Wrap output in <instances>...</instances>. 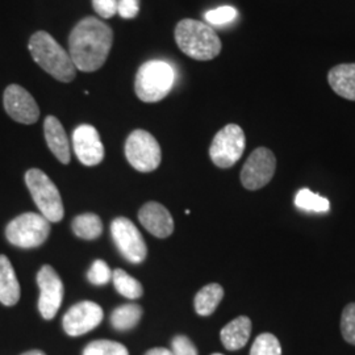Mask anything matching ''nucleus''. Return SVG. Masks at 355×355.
<instances>
[{"label": "nucleus", "instance_id": "nucleus-1", "mask_svg": "<svg viewBox=\"0 0 355 355\" xmlns=\"http://www.w3.org/2000/svg\"><path fill=\"white\" fill-rule=\"evenodd\" d=\"M114 32L111 26L96 17H85L70 33L69 54L76 70L96 71L105 64L112 48Z\"/></svg>", "mask_w": 355, "mask_h": 355}, {"label": "nucleus", "instance_id": "nucleus-2", "mask_svg": "<svg viewBox=\"0 0 355 355\" xmlns=\"http://www.w3.org/2000/svg\"><path fill=\"white\" fill-rule=\"evenodd\" d=\"M28 48L33 61L57 80L69 83L76 78V67L69 51H64L48 32L38 31L32 35Z\"/></svg>", "mask_w": 355, "mask_h": 355}, {"label": "nucleus", "instance_id": "nucleus-3", "mask_svg": "<svg viewBox=\"0 0 355 355\" xmlns=\"http://www.w3.org/2000/svg\"><path fill=\"white\" fill-rule=\"evenodd\" d=\"M179 49L196 61H209L221 51V40L211 26L193 19H183L175 26Z\"/></svg>", "mask_w": 355, "mask_h": 355}, {"label": "nucleus", "instance_id": "nucleus-4", "mask_svg": "<svg viewBox=\"0 0 355 355\" xmlns=\"http://www.w3.org/2000/svg\"><path fill=\"white\" fill-rule=\"evenodd\" d=\"M174 67L165 61H148L142 64L135 82L139 99L145 103H155L165 99L174 87Z\"/></svg>", "mask_w": 355, "mask_h": 355}, {"label": "nucleus", "instance_id": "nucleus-5", "mask_svg": "<svg viewBox=\"0 0 355 355\" xmlns=\"http://www.w3.org/2000/svg\"><path fill=\"white\" fill-rule=\"evenodd\" d=\"M26 184L41 215L49 223H60L64 218V203L51 178L40 168H31L26 171Z\"/></svg>", "mask_w": 355, "mask_h": 355}, {"label": "nucleus", "instance_id": "nucleus-6", "mask_svg": "<svg viewBox=\"0 0 355 355\" xmlns=\"http://www.w3.org/2000/svg\"><path fill=\"white\" fill-rule=\"evenodd\" d=\"M51 234V223L41 215L26 212L17 216L6 228V237L17 248L33 249L41 246Z\"/></svg>", "mask_w": 355, "mask_h": 355}, {"label": "nucleus", "instance_id": "nucleus-7", "mask_svg": "<svg viewBox=\"0 0 355 355\" xmlns=\"http://www.w3.org/2000/svg\"><path fill=\"white\" fill-rule=\"evenodd\" d=\"M246 146V137L242 128L228 124L216 133L209 148L212 162L220 168H229L241 158Z\"/></svg>", "mask_w": 355, "mask_h": 355}, {"label": "nucleus", "instance_id": "nucleus-8", "mask_svg": "<svg viewBox=\"0 0 355 355\" xmlns=\"http://www.w3.org/2000/svg\"><path fill=\"white\" fill-rule=\"evenodd\" d=\"M128 162L141 173L154 171L162 159L158 141L146 130L137 129L132 132L125 142Z\"/></svg>", "mask_w": 355, "mask_h": 355}, {"label": "nucleus", "instance_id": "nucleus-9", "mask_svg": "<svg viewBox=\"0 0 355 355\" xmlns=\"http://www.w3.org/2000/svg\"><path fill=\"white\" fill-rule=\"evenodd\" d=\"M111 234L121 255L132 263H142L148 248L137 227L127 218L117 217L111 224Z\"/></svg>", "mask_w": 355, "mask_h": 355}, {"label": "nucleus", "instance_id": "nucleus-10", "mask_svg": "<svg viewBox=\"0 0 355 355\" xmlns=\"http://www.w3.org/2000/svg\"><path fill=\"white\" fill-rule=\"evenodd\" d=\"M277 170L275 154L267 148H257L241 170V183L246 190L255 191L270 183Z\"/></svg>", "mask_w": 355, "mask_h": 355}, {"label": "nucleus", "instance_id": "nucleus-11", "mask_svg": "<svg viewBox=\"0 0 355 355\" xmlns=\"http://www.w3.org/2000/svg\"><path fill=\"white\" fill-rule=\"evenodd\" d=\"M37 284L40 287L38 311L45 320H53L64 300V283L51 265H44L38 271Z\"/></svg>", "mask_w": 355, "mask_h": 355}, {"label": "nucleus", "instance_id": "nucleus-12", "mask_svg": "<svg viewBox=\"0 0 355 355\" xmlns=\"http://www.w3.org/2000/svg\"><path fill=\"white\" fill-rule=\"evenodd\" d=\"M3 104L10 117L20 124H35L40 117V108L35 98L19 85H10L6 89Z\"/></svg>", "mask_w": 355, "mask_h": 355}, {"label": "nucleus", "instance_id": "nucleus-13", "mask_svg": "<svg viewBox=\"0 0 355 355\" xmlns=\"http://www.w3.org/2000/svg\"><path fill=\"white\" fill-rule=\"evenodd\" d=\"M104 318L102 306L94 302H80L64 313V329L71 337H79L95 329Z\"/></svg>", "mask_w": 355, "mask_h": 355}, {"label": "nucleus", "instance_id": "nucleus-14", "mask_svg": "<svg viewBox=\"0 0 355 355\" xmlns=\"http://www.w3.org/2000/svg\"><path fill=\"white\" fill-rule=\"evenodd\" d=\"M73 146L78 159L85 166L99 165L104 158V146L99 132L89 124L79 125L74 130Z\"/></svg>", "mask_w": 355, "mask_h": 355}, {"label": "nucleus", "instance_id": "nucleus-15", "mask_svg": "<svg viewBox=\"0 0 355 355\" xmlns=\"http://www.w3.org/2000/svg\"><path fill=\"white\" fill-rule=\"evenodd\" d=\"M139 220L145 229L158 239H166L174 232V218L162 204L149 202L142 205Z\"/></svg>", "mask_w": 355, "mask_h": 355}, {"label": "nucleus", "instance_id": "nucleus-16", "mask_svg": "<svg viewBox=\"0 0 355 355\" xmlns=\"http://www.w3.org/2000/svg\"><path fill=\"white\" fill-rule=\"evenodd\" d=\"M44 133L54 157L64 165L70 164V145L61 121L54 116H48L44 121Z\"/></svg>", "mask_w": 355, "mask_h": 355}, {"label": "nucleus", "instance_id": "nucleus-17", "mask_svg": "<svg viewBox=\"0 0 355 355\" xmlns=\"http://www.w3.org/2000/svg\"><path fill=\"white\" fill-rule=\"evenodd\" d=\"M252 321L246 316H240L232 320L220 333L221 343L224 347L230 352L242 349L250 338Z\"/></svg>", "mask_w": 355, "mask_h": 355}, {"label": "nucleus", "instance_id": "nucleus-18", "mask_svg": "<svg viewBox=\"0 0 355 355\" xmlns=\"http://www.w3.org/2000/svg\"><path fill=\"white\" fill-rule=\"evenodd\" d=\"M328 83L338 96L355 102V64L331 67L328 73Z\"/></svg>", "mask_w": 355, "mask_h": 355}, {"label": "nucleus", "instance_id": "nucleus-19", "mask_svg": "<svg viewBox=\"0 0 355 355\" xmlns=\"http://www.w3.org/2000/svg\"><path fill=\"white\" fill-rule=\"evenodd\" d=\"M20 295V284L11 261L6 255H0V303L12 306L19 303Z\"/></svg>", "mask_w": 355, "mask_h": 355}, {"label": "nucleus", "instance_id": "nucleus-20", "mask_svg": "<svg viewBox=\"0 0 355 355\" xmlns=\"http://www.w3.org/2000/svg\"><path fill=\"white\" fill-rule=\"evenodd\" d=\"M223 297H224V288L220 284L211 283L204 286L195 296L193 305H195L196 313L203 318L211 316L217 309L218 304L221 303Z\"/></svg>", "mask_w": 355, "mask_h": 355}, {"label": "nucleus", "instance_id": "nucleus-21", "mask_svg": "<svg viewBox=\"0 0 355 355\" xmlns=\"http://www.w3.org/2000/svg\"><path fill=\"white\" fill-rule=\"evenodd\" d=\"M142 318V308L137 304H124L117 306L111 315V324L114 329L127 331L133 329Z\"/></svg>", "mask_w": 355, "mask_h": 355}, {"label": "nucleus", "instance_id": "nucleus-22", "mask_svg": "<svg viewBox=\"0 0 355 355\" xmlns=\"http://www.w3.org/2000/svg\"><path fill=\"white\" fill-rule=\"evenodd\" d=\"M71 228L79 239L96 240L103 233V223L101 217L95 214H83L73 220Z\"/></svg>", "mask_w": 355, "mask_h": 355}, {"label": "nucleus", "instance_id": "nucleus-23", "mask_svg": "<svg viewBox=\"0 0 355 355\" xmlns=\"http://www.w3.org/2000/svg\"><path fill=\"white\" fill-rule=\"evenodd\" d=\"M114 288L121 296L128 299H139L144 293L142 284L137 279L132 278L121 268H116L112 272Z\"/></svg>", "mask_w": 355, "mask_h": 355}, {"label": "nucleus", "instance_id": "nucleus-24", "mask_svg": "<svg viewBox=\"0 0 355 355\" xmlns=\"http://www.w3.org/2000/svg\"><path fill=\"white\" fill-rule=\"evenodd\" d=\"M295 204L297 208L308 211V212H318L325 214L330 209L329 200L313 191L302 189L295 196Z\"/></svg>", "mask_w": 355, "mask_h": 355}, {"label": "nucleus", "instance_id": "nucleus-25", "mask_svg": "<svg viewBox=\"0 0 355 355\" xmlns=\"http://www.w3.org/2000/svg\"><path fill=\"white\" fill-rule=\"evenodd\" d=\"M82 355H129L127 347L110 340H98L89 343Z\"/></svg>", "mask_w": 355, "mask_h": 355}, {"label": "nucleus", "instance_id": "nucleus-26", "mask_svg": "<svg viewBox=\"0 0 355 355\" xmlns=\"http://www.w3.org/2000/svg\"><path fill=\"white\" fill-rule=\"evenodd\" d=\"M250 355H282L279 340L271 333H262L254 341Z\"/></svg>", "mask_w": 355, "mask_h": 355}, {"label": "nucleus", "instance_id": "nucleus-27", "mask_svg": "<svg viewBox=\"0 0 355 355\" xmlns=\"http://www.w3.org/2000/svg\"><path fill=\"white\" fill-rule=\"evenodd\" d=\"M341 333L346 343L355 345V303H350L343 308Z\"/></svg>", "mask_w": 355, "mask_h": 355}, {"label": "nucleus", "instance_id": "nucleus-28", "mask_svg": "<svg viewBox=\"0 0 355 355\" xmlns=\"http://www.w3.org/2000/svg\"><path fill=\"white\" fill-rule=\"evenodd\" d=\"M87 278L94 286H105L112 279V271L104 261L98 259L89 268Z\"/></svg>", "mask_w": 355, "mask_h": 355}, {"label": "nucleus", "instance_id": "nucleus-29", "mask_svg": "<svg viewBox=\"0 0 355 355\" xmlns=\"http://www.w3.org/2000/svg\"><path fill=\"white\" fill-rule=\"evenodd\" d=\"M237 11L233 7H218L205 13V20L212 26H224L232 23L237 17Z\"/></svg>", "mask_w": 355, "mask_h": 355}, {"label": "nucleus", "instance_id": "nucleus-30", "mask_svg": "<svg viewBox=\"0 0 355 355\" xmlns=\"http://www.w3.org/2000/svg\"><path fill=\"white\" fill-rule=\"evenodd\" d=\"M173 354L174 355H198V349L186 336H177L174 337L173 343Z\"/></svg>", "mask_w": 355, "mask_h": 355}, {"label": "nucleus", "instance_id": "nucleus-31", "mask_svg": "<svg viewBox=\"0 0 355 355\" xmlns=\"http://www.w3.org/2000/svg\"><path fill=\"white\" fill-rule=\"evenodd\" d=\"M92 7L103 19H111L117 13V0H92Z\"/></svg>", "mask_w": 355, "mask_h": 355}, {"label": "nucleus", "instance_id": "nucleus-32", "mask_svg": "<svg viewBox=\"0 0 355 355\" xmlns=\"http://www.w3.org/2000/svg\"><path fill=\"white\" fill-rule=\"evenodd\" d=\"M140 12L139 0H117V13L123 19H135Z\"/></svg>", "mask_w": 355, "mask_h": 355}, {"label": "nucleus", "instance_id": "nucleus-33", "mask_svg": "<svg viewBox=\"0 0 355 355\" xmlns=\"http://www.w3.org/2000/svg\"><path fill=\"white\" fill-rule=\"evenodd\" d=\"M145 355H174L173 354V352L171 350H168V349H165V347H154V349H150V350H148Z\"/></svg>", "mask_w": 355, "mask_h": 355}, {"label": "nucleus", "instance_id": "nucleus-34", "mask_svg": "<svg viewBox=\"0 0 355 355\" xmlns=\"http://www.w3.org/2000/svg\"><path fill=\"white\" fill-rule=\"evenodd\" d=\"M21 355H46L42 350H29V352H26L24 354Z\"/></svg>", "mask_w": 355, "mask_h": 355}, {"label": "nucleus", "instance_id": "nucleus-35", "mask_svg": "<svg viewBox=\"0 0 355 355\" xmlns=\"http://www.w3.org/2000/svg\"><path fill=\"white\" fill-rule=\"evenodd\" d=\"M212 355H223V354H218V353H216V354H212Z\"/></svg>", "mask_w": 355, "mask_h": 355}]
</instances>
